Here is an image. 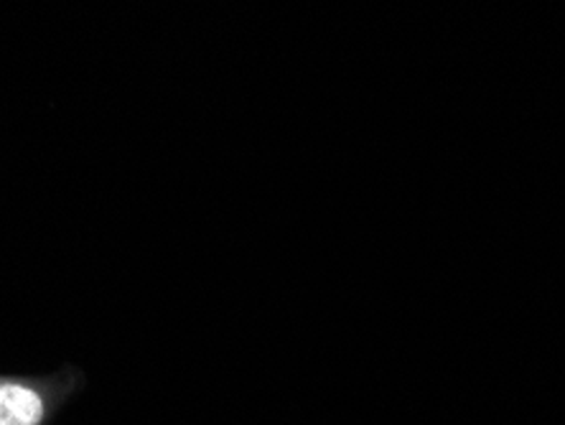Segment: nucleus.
I'll return each mask as SVG.
<instances>
[{
	"label": "nucleus",
	"mask_w": 565,
	"mask_h": 425,
	"mask_svg": "<svg viewBox=\"0 0 565 425\" xmlns=\"http://www.w3.org/2000/svg\"><path fill=\"white\" fill-rule=\"evenodd\" d=\"M54 390L39 382L0 378V425H44Z\"/></svg>",
	"instance_id": "obj_1"
}]
</instances>
